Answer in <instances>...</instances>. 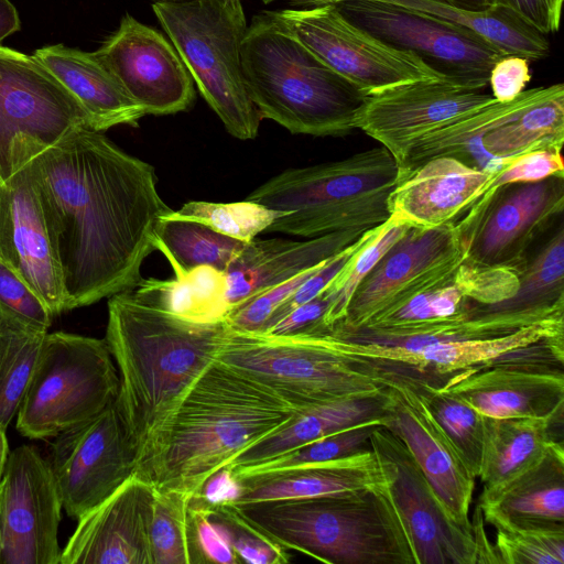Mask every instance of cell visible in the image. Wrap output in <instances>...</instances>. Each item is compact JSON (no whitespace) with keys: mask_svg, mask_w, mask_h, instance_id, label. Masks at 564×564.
I'll return each instance as SVG.
<instances>
[{"mask_svg":"<svg viewBox=\"0 0 564 564\" xmlns=\"http://www.w3.org/2000/svg\"><path fill=\"white\" fill-rule=\"evenodd\" d=\"M495 174L454 158H433L399 178L388 200L390 217L420 228L453 223L482 195Z\"/></svg>","mask_w":564,"mask_h":564,"instance_id":"obj_24","label":"cell"},{"mask_svg":"<svg viewBox=\"0 0 564 564\" xmlns=\"http://www.w3.org/2000/svg\"><path fill=\"white\" fill-rule=\"evenodd\" d=\"M531 80L530 61L519 55H503L491 67L488 85L499 102L516 99Z\"/></svg>","mask_w":564,"mask_h":564,"instance_id":"obj_51","label":"cell"},{"mask_svg":"<svg viewBox=\"0 0 564 564\" xmlns=\"http://www.w3.org/2000/svg\"><path fill=\"white\" fill-rule=\"evenodd\" d=\"M65 312L132 290L155 250L156 226L172 212L149 163L104 132L78 127L31 161Z\"/></svg>","mask_w":564,"mask_h":564,"instance_id":"obj_1","label":"cell"},{"mask_svg":"<svg viewBox=\"0 0 564 564\" xmlns=\"http://www.w3.org/2000/svg\"><path fill=\"white\" fill-rule=\"evenodd\" d=\"M152 9L228 133L254 139L262 119L242 76L241 46L248 25L241 0L154 2Z\"/></svg>","mask_w":564,"mask_h":564,"instance_id":"obj_8","label":"cell"},{"mask_svg":"<svg viewBox=\"0 0 564 564\" xmlns=\"http://www.w3.org/2000/svg\"><path fill=\"white\" fill-rule=\"evenodd\" d=\"M180 1H187V0H155V2H180Z\"/></svg>","mask_w":564,"mask_h":564,"instance_id":"obj_59","label":"cell"},{"mask_svg":"<svg viewBox=\"0 0 564 564\" xmlns=\"http://www.w3.org/2000/svg\"><path fill=\"white\" fill-rule=\"evenodd\" d=\"M357 1L387 4L435 20L484 40L505 55H519L530 62H536L547 57L550 53V44L545 35L499 7L469 10L445 0Z\"/></svg>","mask_w":564,"mask_h":564,"instance_id":"obj_32","label":"cell"},{"mask_svg":"<svg viewBox=\"0 0 564 564\" xmlns=\"http://www.w3.org/2000/svg\"><path fill=\"white\" fill-rule=\"evenodd\" d=\"M487 3L508 10L545 36L558 31L563 0H487Z\"/></svg>","mask_w":564,"mask_h":564,"instance_id":"obj_52","label":"cell"},{"mask_svg":"<svg viewBox=\"0 0 564 564\" xmlns=\"http://www.w3.org/2000/svg\"><path fill=\"white\" fill-rule=\"evenodd\" d=\"M455 6L469 10H485L488 7L487 0H445Z\"/></svg>","mask_w":564,"mask_h":564,"instance_id":"obj_57","label":"cell"},{"mask_svg":"<svg viewBox=\"0 0 564 564\" xmlns=\"http://www.w3.org/2000/svg\"><path fill=\"white\" fill-rule=\"evenodd\" d=\"M62 509L48 460L32 445L11 451L0 479V564H59Z\"/></svg>","mask_w":564,"mask_h":564,"instance_id":"obj_17","label":"cell"},{"mask_svg":"<svg viewBox=\"0 0 564 564\" xmlns=\"http://www.w3.org/2000/svg\"><path fill=\"white\" fill-rule=\"evenodd\" d=\"M217 361L252 378L300 411L378 395L387 365L338 351L323 325L275 336L226 328Z\"/></svg>","mask_w":564,"mask_h":564,"instance_id":"obj_7","label":"cell"},{"mask_svg":"<svg viewBox=\"0 0 564 564\" xmlns=\"http://www.w3.org/2000/svg\"><path fill=\"white\" fill-rule=\"evenodd\" d=\"M46 333L0 317V424L4 429L18 413Z\"/></svg>","mask_w":564,"mask_h":564,"instance_id":"obj_37","label":"cell"},{"mask_svg":"<svg viewBox=\"0 0 564 564\" xmlns=\"http://www.w3.org/2000/svg\"><path fill=\"white\" fill-rule=\"evenodd\" d=\"M78 127H88L86 115L56 77L34 55L0 45V180Z\"/></svg>","mask_w":564,"mask_h":564,"instance_id":"obj_11","label":"cell"},{"mask_svg":"<svg viewBox=\"0 0 564 564\" xmlns=\"http://www.w3.org/2000/svg\"><path fill=\"white\" fill-rule=\"evenodd\" d=\"M382 392L370 398L338 400L314 406L247 448L226 467L253 465L362 423L379 422L382 425Z\"/></svg>","mask_w":564,"mask_h":564,"instance_id":"obj_33","label":"cell"},{"mask_svg":"<svg viewBox=\"0 0 564 564\" xmlns=\"http://www.w3.org/2000/svg\"><path fill=\"white\" fill-rule=\"evenodd\" d=\"M119 387L105 338L46 333L15 427L31 440L55 437L115 403Z\"/></svg>","mask_w":564,"mask_h":564,"instance_id":"obj_9","label":"cell"},{"mask_svg":"<svg viewBox=\"0 0 564 564\" xmlns=\"http://www.w3.org/2000/svg\"><path fill=\"white\" fill-rule=\"evenodd\" d=\"M558 84L523 90L511 101H496L424 135L399 164V178L437 156L454 158L473 169L497 173L512 159L491 156L485 151L482 139L527 107L550 96Z\"/></svg>","mask_w":564,"mask_h":564,"instance_id":"obj_28","label":"cell"},{"mask_svg":"<svg viewBox=\"0 0 564 564\" xmlns=\"http://www.w3.org/2000/svg\"><path fill=\"white\" fill-rule=\"evenodd\" d=\"M47 460L68 517L77 520L110 496L137 469V452L116 402L55 436Z\"/></svg>","mask_w":564,"mask_h":564,"instance_id":"obj_16","label":"cell"},{"mask_svg":"<svg viewBox=\"0 0 564 564\" xmlns=\"http://www.w3.org/2000/svg\"><path fill=\"white\" fill-rule=\"evenodd\" d=\"M0 260L36 291L54 317L65 313L62 272L31 162L0 180Z\"/></svg>","mask_w":564,"mask_h":564,"instance_id":"obj_22","label":"cell"},{"mask_svg":"<svg viewBox=\"0 0 564 564\" xmlns=\"http://www.w3.org/2000/svg\"><path fill=\"white\" fill-rule=\"evenodd\" d=\"M563 422V409L542 417L495 419L485 416V438L478 478L481 494L503 486L539 463L561 440L554 425Z\"/></svg>","mask_w":564,"mask_h":564,"instance_id":"obj_31","label":"cell"},{"mask_svg":"<svg viewBox=\"0 0 564 564\" xmlns=\"http://www.w3.org/2000/svg\"><path fill=\"white\" fill-rule=\"evenodd\" d=\"M226 328L225 321L203 323L169 313L132 290L108 297L105 340L120 373L116 405L137 452L135 473L216 361Z\"/></svg>","mask_w":564,"mask_h":564,"instance_id":"obj_2","label":"cell"},{"mask_svg":"<svg viewBox=\"0 0 564 564\" xmlns=\"http://www.w3.org/2000/svg\"><path fill=\"white\" fill-rule=\"evenodd\" d=\"M497 100L484 89L448 80H419L366 96L357 129L403 161L424 135Z\"/></svg>","mask_w":564,"mask_h":564,"instance_id":"obj_19","label":"cell"},{"mask_svg":"<svg viewBox=\"0 0 564 564\" xmlns=\"http://www.w3.org/2000/svg\"><path fill=\"white\" fill-rule=\"evenodd\" d=\"M95 54L145 115H174L193 106L194 80L173 44L132 15L122 17Z\"/></svg>","mask_w":564,"mask_h":564,"instance_id":"obj_20","label":"cell"},{"mask_svg":"<svg viewBox=\"0 0 564 564\" xmlns=\"http://www.w3.org/2000/svg\"><path fill=\"white\" fill-rule=\"evenodd\" d=\"M247 93L261 119L294 134L344 137L357 129L366 96L269 12L256 15L241 46Z\"/></svg>","mask_w":564,"mask_h":564,"instance_id":"obj_4","label":"cell"},{"mask_svg":"<svg viewBox=\"0 0 564 564\" xmlns=\"http://www.w3.org/2000/svg\"><path fill=\"white\" fill-rule=\"evenodd\" d=\"M264 4L271 3L276 0H261ZM300 4H308L312 7L337 4L340 0H288Z\"/></svg>","mask_w":564,"mask_h":564,"instance_id":"obj_58","label":"cell"},{"mask_svg":"<svg viewBox=\"0 0 564 564\" xmlns=\"http://www.w3.org/2000/svg\"><path fill=\"white\" fill-rule=\"evenodd\" d=\"M422 376L390 367L382 390V426L408 447L449 517L470 527L476 476L432 414L421 389Z\"/></svg>","mask_w":564,"mask_h":564,"instance_id":"obj_14","label":"cell"},{"mask_svg":"<svg viewBox=\"0 0 564 564\" xmlns=\"http://www.w3.org/2000/svg\"><path fill=\"white\" fill-rule=\"evenodd\" d=\"M378 425L381 424L379 422L362 423L267 460L238 468H228L238 480H241L348 457L370 448V436Z\"/></svg>","mask_w":564,"mask_h":564,"instance_id":"obj_39","label":"cell"},{"mask_svg":"<svg viewBox=\"0 0 564 564\" xmlns=\"http://www.w3.org/2000/svg\"><path fill=\"white\" fill-rule=\"evenodd\" d=\"M206 506L212 517L226 530L231 547L241 563L285 564L290 562L288 550L249 524L231 505Z\"/></svg>","mask_w":564,"mask_h":564,"instance_id":"obj_45","label":"cell"},{"mask_svg":"<svg viewBox=\"0 0 564 564\" xmlns=\"http://www.w3.org/2000/svg\"><path fill=\"white\" fill-rule=\"evenodd\" d=\"M33 55L75 98L90 129L104 132L120 124L137 127L145 116L95 52L53 44Z\"/></svg>","mask_w":564,"mask_h":564,"instance_id":"obj_27","label":"cell"},{"mask_svg":"<svg viewBox=\"0 0 564 564\" xmlns=\"http://www.w3.org/2000/svg\"><path fill=\"white\" fill-rule=\"evenodd\" d=\"M436 386L495 419L542 417L564 408L562 370L540 365L492 362L451 375Z\"/></svg>","mask_w":564,"mask_h":564,"instance_id":"obj_23","label":"cell"},{"mask_svg":"<svg viewBox=\"0 0 564 564\" xmlns=\"http://www.w3.org/2000/svg\"><path fill=\"white\" fill-rule=\"evenodd\" d=\"M370 447L384 477V492L411 545L414 564L498 563L479 507L473 525L458 524L397 435L378 425L370 436Z\"/></svg>","mask_w":564,"mask_h":564,"instance_id":"obj_10","label":"cell"},{"mask_svg":"<svg viewBox=\"0 0 564 564\" xmlns=\"http://www.w3.org/2000/svg\"><path fill=\"white\" fill-rule=\"evenodd\" d=\"M173 279H141L132 289L140 300L180 317L213 323L228 314L225 272L209 265L175 271Z\"/></svg>","mask_w":564,"mask_h":564,"instance_id":"obj_34","label":"cell"},{"mask_svg":"<svg viewBox=\"0 0 564 564\" xmlns=\"http://www.w3.org/2000/svg\"><path fill=\"white\" fill-rule=\"evenodd\" d=\"M0 317L46 333L54 316L36 291L0 260Z\"/></svg>","mask_w":564,"mask_h":564,"instance_id":"obj_46","label":"cell"},{"mask_svg":"<svg viewBox=\"0 0 564 564\" xmlns=\"http://www.w3.org/2000/svg\"><path fill=\"white\" fill-rule=\"evenodd\" d=\"M333 294L325 290L317 297L297 306L262 333L286 336L310 330L322 324L324 315L333 304Z\"/></svg>","mask_w":564,"mask_h":564,"instance_id":"obj_53","label":"cell"},{"mask_svg":"<svg viewBox=\"0 0 564 564\" xmlns=\"http://www.w3.org/2000/svg\"><path fill=\"white\" fill-rule=\"evenodd\" d=\"M550 176H564L562 151L535 150L513 158L491 177L484 193L501 185L536 182Z\"/></svg>","mask_w":564,"mask_h":564,"instance_id":"obj_50","label":"cell"},{"mask_svg":"<svg viewBox=\"0 0 564 564\" xmlns=\"http://www.w3.org/2000/svg\"><path fill=\"white\" fill-rule=\"evenodd\" d=\"M152 506L153 485L132 474L77 519L59 564H153Z\"/></svg>","mask_w":564,"mask_h":564,"instance_id":"obj_21","label":"cell"},{"mask_svg":"<svg viewBox=\"0 0 564 564\" xmlns=\"http://www.w3.org/2000/svg\"><path fill=\"white\" fill-rule=\"evenodd\" d=\"M336 6L356 25L417 55L448 80L465 87L485 89L491 67L505 55L479 37L406 10L357 0Z\"/></svg>","mask_w":564,"mask_h":564,"instance_id":"obj_18","label":"cell"},{"mask_svg":"<svg viewBox=\"0 0 564 564\" xmlns=\"http://www.w3.org/2000/svg\"><path fill=\"white\" fill-rule=\"evenodd\" d=\"M192 495L153 486L150 544L153 564H196L189 505Z\"/></svg>","mask_w":564,"mask_h":564,"instance_id":"obj_38","label":"cell"},{"mask_svg":"<svg viewBox=\"0 0 564 564\" xmlns=\"http://www.w3.org/2000/svg\"><path fill=\"white\" fill-rule=\"evenodd\" d=\"M241 484L228 467L212 475L195 498L208 506L232 505L241 495Z\"/></svg>","mask_w":564,"mask_h":564,"instance_id":"obj_54","label":"cell"},{"mask_svg":"<svg viewBox=\"0 0 564 564\" xmlns=\"http://www.w3.org/2000/svg\"><path fill=\"white\" fill-rule=\"evenodd\" d=\"M484 520L564 528V447L556 442L535 465L478 500Z\"/></svg>","mask_w":564,"mask_h":564,"instance_id":"obj_30","label":"cell"},{"mask_svg":"<svg viewBox=\"0 0 564 564\" xmlns=\"http://www.w3.org/2000/svg\"><path fill=\"white\" fill-rule=\"evenodd\" d=\"M189 518L198 563H241L226 530L212 517L208 507L195 497L191 499Z\"/></svg>","mask_w":564,"mask_h":564,"instance_id":"obj_49","label":"cell"},{"mask_svg":"<svg viewBox=\"0 0 564 564\" xmlns=\"http://www.w3.org/2000/svg\"><path fill=\"white\" fill-rule=\"evenodd\" d=\"M326 260L249 299L229 312L225 318L226 324L239 332L262 330L273 312Z\"/></svg>","mask_w":564,"mask_h":564,"instance_id":"obj_48","label":"cell"},{"mask_svg":"<svg viewBox=\"0 0 564 564\" xmlns=\"http://www.w3.org/2000/svg\"><path fill=\"white\" fill-rule=\"evenodd\" d=\"M0 557H1V535H0Z\"/></svg>","mask_w":564,"mask_h":564,"instance_id":"obj_60","label":"cell"},{"mask_svg":"<svg viewBox=\"0 0 564 564\" xmlns=\"http://www.w3.org/2000/svg\"><path fill=\"white\" fill-rule=\"evenodd\" d=\"M453 279L429 288L395 307L376 315L362 327L389 328L421 325L445 321L460 314L466 308V297L454 284Z\"/></svg>","mask_w":564,"mask_h":564,"instance_id":"obj_44","label":"cell"},{"mask_svg":"<svg viewBox=\"0 0 564 564\" xmlns=\"http://www.w3.org/2000/svg\"><path fill=\"white\" fill-rule=\"evenodd\" d=\"M399 172L394 158L380 145L338 161L285 170L247 199L284 213L268 232L314 238L367 230L390 217L388 200Z\"/></svg>","mask_w":564,"mask_h":564,"instance_id":"obj_6","label":"cell"},{"mask_svg":"<svg viewBox=\"0 0 564 564\" xmlns=\"http://www.w3.org/2000/svg\"><path fill=\"white\" fill-rule=\"evenodd\" d=\"M464 259L453 223L433 228L411 226L358 283L345 317L333 326H365L409 297L452 280Z\"/></svg>","mask_w":564,"mask_h":564,"instance_id":"obj_15","label":"cell"},{"mask_svg":"<svg viewBox=\"0 0 564 564\" xmlns=\"http://www.w3.org/2000/svg\"><path fill=\"white\" fill-rule=\"evenodd\" d=\"M6 431H7V429H4L0 424V479L2 477L4 467H6V464L8 460V456L10 453Z\"/></svg>","mask_w":564,"mask_h":564,"instance_id":"obj_56","label":"cell"},{"mask_svg":"<svg viewBox=\"0 0 564 564\" xmlns=\"http://www.w3.org/2000/svg\"><path fill=\"white\" fill-rule=\"evenodd\" d=\"M301 412L216 360L182 400L135 474L155 487L198 496L212 475Z\"/></svg>","mask_w":564,"mask_h":564,"instance_id":"obj_3","label":"cell"},{"mask_svg":"<svg viewBox=\"0 0 564 564\" xmlns=\"http://www.w3.org/2000/svg\"><path fill=\"white\" fill-rule=\"evenodd\" d=\"M21 28L19 13L10 0H0V45Z\"/></svg>","mask_w":564,"mask_h":564,"instance_id":"obj_55","label":"cell"},{"mask_svg":"<svg viewBox=\"0 0 564 564\" xmlns=\"http://www.w3.org/2000/svg\"><path fill=\"white\" fill-rule=\"evenodd\" d=\"M423 397L449 440L459 451L471 473L478 477L481 465L485 415L462 399L421 378Z\"/></svg>","mask_w":564,"mask_h":564,"instance_id":"obj_40","label":"cell"},{"mask_svg":"<svg viewBox=\"0 0 564 564\" xmlns=\"http://www.w3.org/2000/svg\"><path fill=\"white\" fill-rule=\"evenodd\" d=\"M269 13L365 95L419 80H448L417 55L394 47L352 23L336 4Z\"/></svg>","mask_w":564,"mask_h":564,"instance_id":"obj_12","label":"cell"},{"mask_svg":"<svg viewBox=\"0 0 564 564\" xmlns=\"http://www.w3.org/2000/svg\"><path fill=\"white\" fill-rule=\"evenodd\" d=\"M462 294L479 305H494L517 294L520 271L506 265L479 264L463 260L454 273Z\"/></svg>","mask_w":564,"mask_h":564,"instance_id":"obj_47","label":"cell"},{"mask_svg":"<svg viewBox=\"0 0 564 564\" xmlns=\"http://www.w3.org/2000/svg\"><path fill=\"white\" fill-rule=\"evenodd\" d=\"M484 521L496 529L494 549L498 563H564V528L519 525L498 518Z\"/></svg>","mask_w":564,"mask_h":564,"instance_id":"obj_42","label":"cell"},{"mask_svg":"<svg viewBox=\"0 0 564 564\" xmlns=\"http://www.w3.org/2000/svg\"><path fill=\"white\" fill-rule=\"evenodd\" d=\"M239 481L242 490L234 506L377 489L384 485V477L370 447L348 457Z\"/></svg>","mask_w":564,"mask_h":564,"instance_id":"obj_29","label":"cell"},{"mask_svg":"<svg viewBox=\"0 0 564 564\" xmlns=\"http://www.w3.org/2000/svg\"><path fill=\"white\" fill-rule=\"evenodd\" d=\"M563 212L564 176H550L488 191L453 225L465 260L520 271Z\"/></svg>","mask_w":564,"mask_h":564,"instance_id":"obj_13","label":"cell"},{"mask_svg":"<svg viewBox=\"0 0 564 564\" xmlns=\"http://www.w3.org/2000/svg\"><path fill=\"white\" fill-rule=\"evenodd\" d=\"M556 337H564V316L523 326L506 335L437 343L415 350L352 341L350 351L356 357L405 368L430 380L433 376H451L492 364L511 351Z\"/></svg>","mask_w":564,"mask_h":564,"instance_id":"obj_25","label":"cell"},{"mask_svg":"<svg viewBox=\"0 0 564 564\" xmlns=\"http://www.w3.org/2000/svg\"><path fill=\"white\" fill-rule=\"evenodd\" d=\"M155 250L173 272L209 265L226 271L246 242L221 235L193 220L162 217L156 226Z\"/></svg>","mask_w":564,"mask_h":564,"instance_id":"obj_36","label":"cell"},{"mask_svg":"<svg viewBox=\"0 0 564 564\" xmlns=\"http://www.w3.org/2000/svg\"><path fill=\"white\" fill-rule=\"evenodd\" d=\"M364 231H336L305 241L254 238L246 242L225 271L228 314L259 293L340 252Z\"/></svg>","mask_w":564,"mask_h":564,"instance_id":"obj_26","label":"cell"},{"mask_svg":"<svg viewBox=\"0 0 564 564\" xmlns=\"http://www.w3.org/2000/svg\"><path fill=\"white\" fill-rule=\"evenodd\" d=\"M410 227L392 217L376 227L370 238L350 257L326 289L333 294L334 301L324 315L323 326L330 327L345 317L348 302L358 283Z\"/></svg>","mask_w":564,"mask_h":564,"instance_id":"obj_43","label":"cell"},{"mask_svg":"<svg viewBox=\"0 0 564 564\" xmlns=\"http://www.w3.org/2000/svg\"><path fill=\"white\" fill-rule=\"evenodd\" d=\"M283 214L248 199L235 203L191 200L164 217L197 221L221 235L249 242Z\"/></svg>","mask_w":564,"mask_h":564,"instance_id":"obj_41","label":"cell"},{"mask_svg":"<svg viewBox=\"0 0 564 564\" xmlns=\"http://www.w3.org/2000/svg\"><path fill=\"white\" fill-rule=\"evenodd\" d=\"M564 142V85L527 107L482 139L487 153L510 160L535 150H561Z\"/></svg>","mask_w":564,"mask_h":564,"instance_id":"obj_35","label":"cell"},{"mask_svg":"<svg viewBox=\"0 0 564 564\" xmlns=\"http://www.w3.org/2000/svg\"><path fill=\"white\" fill-rule=\"evenodd\" d=\"M285 550L328 564H414L383 486L350 494L234 506Z\"/></svg>","mask_w":564,"mask_h":564,"instance_id":"obj_5","label":"cell"}]
</instances>
